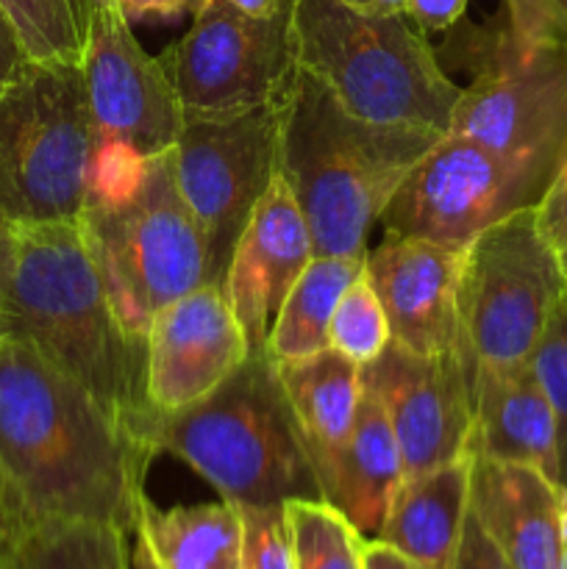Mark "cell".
<instances>
[{"mask_svg": "<svg viewBox=\"0 0 567 569\" xmlns=\"http://www.w3.org/2000/svg\"><path fill=\"white\" fill-rule=\"evenodd\" d=\"M567 295L559 253L534 206L484 228L461 250L459 348L476 365H526Z\"/></svg>", "mask_w": 567, "mask_h": 569, "instance_id": "9c48e42d", "label": "cell"}, {"mask_svg": "<svg viewBox=\"0 0 567 569\" xmlns=\"http://www.w3.org/2000/svg\"><path fill=\"white\" fill-rule=\"evenodd\" d=\"M14 526H17L14 509H11V500H9V495H6L3 481H0V545L6 542V537H9L11 528Z\"/></svg>", "mask_w": 567, "mask_h": 569, "instance_id": "ab89813d", "label": "cell"}, {"mask_svg": "<svg viewBox=\"0 0 567 569\" xmlns=\"http://www.w3.org/2000/svg\"><path fill=\"white\" fill-rule=\"evenodd\" d=\"M156 453L89 389L0 337V481L17 522H98L133 533Z\"/></svg>", "mask_w": 567, "mask_h": 569, "instance_id": "6da1fadb", "label": "cell"}, {"mask_svg": "<svg viewBox=\"0 0 567 569\" xmlns=\"http://www.w3.org/2000/svg\"><path fill=\"white\" fill-rule=\"evenodd\" d=\"M470 0H406V17L422 33L450 31L465 17Z\"/></svg>", "mask_w": 567, "mask_h": 569, "instance_id": "836d02e7", "label": "cell"}, {"mask_svg": "<svg viewBox=\"0 0 567 569\" xmlns=\"http://www.w3.org/2000/svg\"><path fill=\"white\" fill-rule=\"evenodd\" d=\"M439 137L359 120L298 67L278 111L276 172L304 211L315 256H365L370 228Z\"/></svg>", "mask_w": 567, "mask_h": 569, "instance_id": "3957f363", "label": "cell"}, {"mask_svg": "<svg viewBox=\"0 0 567 569\" xmlns=\"http://www.w3.org/2000/svg\"><path fill=\"white\" fill-rule=\"evenodd\" d=\"M122 14L128 22L148 20V17H159V20H176L181 14H195L192 0H117Z\"/></svg>", "mask_w": 567, "mask_h": 569, "instance_id": "d590c367", "label": "cell"}, {"mask_svg": "<svg viewBox=\"0 0 567 569\" xmlns=\"http://www.w3.org/2000/svg\"><path fill=\"white\" fill-rule=\"evenodd\" d=\"M504 9L520 48H567V0H504Z\"/></svg>", "mask_w": 567, "mask_h": 569, "instance_id": "4dcf8cb0", "label": "cell"}, {"mask_svg": "<svg viewBox=\"0 0 567 569\" xmlns=\"http://www.w3.org/2000/svg\"><path fill=\"white\" fill-rule=\"evenodd\" d=\"M289 409L304 437L317 483L354 433L361 403V367L334 348L278 365Z\"/></svg>", "mask_w": 567, "mask_h": 569, "instance_id": "7402d4cb", "label": "cell"}, {"mask_svg": "<svg viewBox=\"0 0 567 569\" xmlns=\"http://www.w3.org/2000/svg\"><path fill=\"white\" fill-rule=\"evenodd\" d=\"M470 456L515 461L559 483L556 420L531 365H476Z\"/></svg>", "mask_w": 567, "mask_h": 569, "instance_id": "d6986e66", "label": "cell"}, {"mask_svg": "<svg viewBox=\"0 0 567 569\" xmlns=\"http://www.w3.org/2000/svg\"><path fill=\"white\" fill-rule=\"evenodd\" d=\"M534 376L548 398L556 420V450H559V487L567 489V295L550 315L531 359Z\"/></svg>", "mask_w": 567, "mask_h": 569, "instance_id": "f1b7e54d", "label": "cell"}, {"mask_svg": "<svg viewBox=\"0 0 567 569\" xmlns=\"http://www.w3.org/2000/svg\"><path fill=\"white\" fill-rule=\"evenodd\" d=\"M472 456L417 478H404L376 539L398 550L415 569H454L470 511Z\"/></svg>", "mask_w": 567, "mask_h": 569, "instance_id": "44dd1931", "label": "cell"}, {"mask_svg": "<svg viewBox=\"0 0 567 569\" xmlns=\"http://www.w3.org/2000/svg\"><path fill=\"white\" fill-rule=\"evenodd\" d=\"M454 569H511L509 561L504 559V553L495 548L493 539H489L487 533H484V528L478 526L472 511H467L465 531H461L459 553H456Z\"/></svg>", "mask_w": 567, "mask_h": 569, "instance_id": "d6a6232c", "label": "cell"}, {"mask_svg": "<svg viewBox=\"0 0 567 569\" xmlns=\"http://www.w3.org/2000/svg\"><path fill=\"white\" fill-rule=\"evenodd\" d=\"M133 537L159 569H242V515L222 498L159 509L145 495Z\"/></svg>", "mask_w": 567, "mask_h": 569, "instance_id": "603a6c76", "label": "cell"}, {"mask_svg": "<svg viewBox=\"0 0 567 569\" xmlns=\"http://www.w3.org/2000/svg\"><path fill=\"white\" fill-rule=\"evenodd\" d=\"M242 569H295L292 537L281 506H239Z\"/></svg>", "mask_w": 567, "mask_h": 569, "instance_id": "f546056e", "label": "cell"}, {"mask_svg": "<svg viewBox=\"0 0 567 569\" xmlns=\"http://www.w3.org/2000/svg\"><path fill=\"white\" fill-rule=\"evenodd\" d=\"M278 103L187 117L172 144L176 181L206 239V283L222 287L239 233L276 178Z\"/></svg>", "mask_w": 567, "mask_h": 569, "instance_id": "8fae6325", "label": "cell"}, {"mask_svg": "<svg viewBox=\"0 0 567 569\" xmlns=\"http://www.w3.org/2000/svg\"><path fill=\"white\" fill-rule=\"evenodd\" d=\"M561 537L567 542V489H561Z\"/></svg>", "mask_w": 567, "mask_h": 569, "instance_id": "b9f144b4", "label": "cell"}, {"mask_svg": "<svg viewBox=\"0 0 567 569\" xmlns=\"http://www.w3.org/2000/svg\"><path fill=\"white\" fill-rule=\"evenodd\" d=\"M537 214V226L543 237L548 239L550 248L559 253L567 248V153L561 156L559 167H556L554 178L545 187L543 198L534 206Z\"/></svg>", "mask_w": 567, "mask_h": 569, "instance_id": "1f68e13d", "label": "cell"}, {"mask_svg": "<svg viewBox=\"0 0 567 569\" xmlns=\"http://www.w3.org/2000/svg\"><path fill=\"white\" fill-rule=\"evenodd\" d=\"M81 76L98 144L120 142L145 159L172 150L187 114L170 76L145 53L117 0L89 6Z\"/></svg>", "mask_w": 567, "mask_h": 569, "instance_id": "4fadbf2b", "label": "cell"}, {"mask_svg": "<svg viewBox=\"0 0 567 569\" xmlns=\"http://www.w3.org/2000/svg\"><path fill=\"white\" fill-rule=\"evenodd\" d=\"M365 272L387 315L392 342L415 353L459 348L461 250L411 237L367 248Z\"/></svg>", "mask_w": 567, "mask_h": 569, "instance_id": "e0dca14e", "label": "cell"}, {"mask_svg": "<svg viewBox=\"0 0 567 569\" xmlns=\"http://www.w3.org/2000/svg\"><path fill=\"white\" fill-rule=\"evenodd\" d=\"M400 483L404 456L398 439L381 400L370 387H365L354 433L317 483L320 500L337 509L361 537L376 539Z\"/></svg>", "mask_w": 567, "mask_h": 569, "instance_id": "ffe728a7", "label": "cell"}, {"mask_svg": "<svg viewBox=\"0 0 567 569\" xmlns=\"http://www.w3.org/2000/svg\"><path fill=\"white\" fill-rule=\"evenodd\" d=\"M111 306L145 339L167 303L206 283V239L176 181L172 150L142 159L117 192H89L78 217Z\"/></svg>", "mask_w": 567, "mask_h": 569, "instance_id": "8992f818", "label": "cell"}, {"mask_svg": "<svg viewBox=\"0 0 567 569\" xmlns=\"http://www.w3.org/2000/svg\"><path fill=\"white\" fill-rule=\"evenodd\" d=\"M389 342H392V333H389L384 306L367 272L361 270L334 309L331 326H328V348L342 353L354 365L367 367L384 353Z\"/></svg>", "mask_w": 567, "mask_h": 569, "instance_id": "83f0119b", "label": "cell"}, {"mask_svg": "<svg viewBox=\"0 0 567 569\" xmlns=\"http://www.w3.org/2000/svg\"><path fill=\"white\" fill-rule=\"evenodd\" d=\"M228 3L250 17H276L292 9V0H228Z\"/></svg>", "mask_w": 567, "mask_h": 569, "instance_id": "74e56055", "label": "cell"}, {"mask_svg": "<svg viewBox=\"0 0 567 569\" xmlns=\"http://www.w3.org/2000/svg\"><path fill=\"white\" fill-rule=\"evenodd\" d=\"M295 61L354 117L448 133L461 87L406 14H367L342 0H292Z\"/></svg>", "mask_w": 567, "mask_h": 569, "instance_id": "5b68a950", "label": "cell"}, {"mask_svg": "<svg viewBox=\"0 0 567 569\" xmlns=\"http://www.w3.org/2000/svg\"><path fill=\"white\" fill-rule=\"evenodd\" d=\"M470 511L511 569H559L561 487L543 470L472 456Z\"/></svg>", "mask_w": 567, "mask_h": 569, "instance_id": "ac0fdd59", "label": "cell"}, {"mask_svg": "<svg viewBox=\"0 0 567 569\" xmlns=\"http://www.w3.org/2000/svg\"><path fill=\"white\" fill-rule=\"evenodd\" d=\"M292 537L295 569H365L367 539L322 500L284 503Z\"/></svg>", "mask_w": 567, "mask_h": 569, "instance_id": "484cf974", "label": "cell"}, {"mask_svg": "<svg viewBox=\"0 0 567 569\" xmlns=\"http://www.w3.org/2000/svg\"><path fill=\"white\" fill-rule=\"evenodd\" d=\"M131 569H159V565L153 561V556L148 553L142 542L133 537V548H131Z\"/></svg>", "mask_w": 567, "mask_h": 569, "instance_id": "60d3db41", "label": "cell"}, {"mask_svg": "<svg viewBox=\"0 0 567 569\" xmlns=\"http://www.w3.org/2000/svg\"><path fill=\"white\" fill-rule=\"evenodd\" d=\"M6 231H9V220H6V217L0 214V250H3V239H6Z\"/></svg>", "mask_w": 567, "mask_h": 569, "instance_id": "7bdbcfd3", "label": "cell"}, {"mask_svg": "<svg viewBox=\"0 0 567 569\" xmlns=\"http://www.w3.org/2000/svg\"><path fill=\"white\" fill-rule=\"evenodd\" d=\"M192 6H195V11H198L200 6H203V0H192Z\"/></svg>", "mask_w": 567, "mask_h": 569, "instance_id": "bcb514c9", "label": "cell"}, {"mask_svg": "<svg viewBox=\"0 0 567 569\" xmlns=\"http://www.w3.org/2000/svg\"><path fill=\"white\" fill-rule=\"evenodd\" d=\"M28 64H31V56L22 48L20 33L14 31L9 14H6V9L0 6V87L14 81Z\"/></svg>", "mask_w": 567, "mask_h": 569, "instance_id": "e575fe53", "label": "cell"}, {"mask_svg": "<svg viewBox=\"0 0 567 569\" xmlns=\"http://www.w3.org/2000/svg\"><path fill=\"white\" fill-rule=\"evenodd\" d=\"M554 172L511 161L461 133H442L389 198L387 237L465 250L484 228L537 206Z\"/></svg>", "mask_w": 567, "mask_h": 569, "instance_id": "30bf717a", "label": "cell"}, {"mask_svg": "<svg viewBox=\"0 0 567 569\" xmlns=\"http://www.w3.org/2000/svg\"><path fill=\"white\" fill-rule=\"evenodd\" d=\"M31 61L81 64L92 0H0Z\"/></svg>", "mask_w": 567, "mask_h": 569, "instance_id": "4316f807", "label": "cell"}, {"mask_svg": "<svg viewBox=\"0 0 567 569\" xmlns=\"http://www.w3.org/2000/svg\"><path fill=\"white\" fill-rule=\"evenodd\" d=\"M139 433L159 453L187 461L233 506L320 500L278 361L267 350L250 353L198 403L172 415L150 409L139 422Z\"/></svg>", "mask_w": 567, "mask_h": 569, "instance_id": "277c9868", "label": "cell"}, {"mask_svg": "<svg viewBox=\"0 0 567 569\" xmlns=\"http://www.w3.org/2000/svg\"><path fill=\"white\" fill-rule=\"evenodd\" d=\"M365 256H315L292 283L276 317L267 353L281 361L309 359L328 348L334 309L354 278L365 270Z\"/></svg>", "mask_w": 567, "mask_h": 569, "instance_id": "cb8c5ba5", "label": "cell"}, {"mask_svg": "<svg viewBox=\"0 0 567 569\" xmlns=\"http://www.w3.org/2000/svg\"><path fill=\"white\" fill-rule=\"evenodd\" d=\"M250 356L226 289L203 283L167 303L145 333V395L172 415L215 392Z\"/></svg>", "mask_w": 567, "mask_h": 569, "instance_id": "9a60e30c", "label": "cell"}, {"mask_svg": "<svg viewBox=\"0 0 567 569\" xmlns=\"http://www.w3.org/2000/svg\"><path fill=\"white\" fill-rule=\"evenodd\" d=\"M98 131L81 64L31 61L0 87V214L20 226L78 222Z\"/></svg>", "mask_w": 567, "mask_h": 569, "instance_id": "52a82bcc", "label": "cell"}, {"mask_svg": "<svg viewBox=\"0 0 567 569\" xmlns=\"http://www.w3.org/2000/svg\"><path fill=\"white\" fill-rule=\"evenodd\" d=\"M559 569H567V542H565V550H561V561H559Z\"/></svg>", "mask_w": 567, "mask_h": 569, "instance_id": "f6af8a7d", "label": "cell"}, {"mask_svg": "<svg viewBox=\"0 0 567 569\" xmlns=\"http://www.w3.org/2000/svg\"><path fill=\"white\" fill-rule=\"evenodd\" d=\"M0 337L17 339L139 431L145 339L111 306L78 222H9L0 250Z\"/></svg>", "mask_w": 567, "mask_h": 569, "instance_id": "7a4b0ae2", "label": "cell"}, {"mask_svg": "<svg viewBox=\"0 0 567 569\" xmlns=\"http://www.w3.org/2000/svg\"><path fill=\"white\" fill-rule=\"evenodd\" d=\"M128 537L98 522H17L0 545V569H131Z\"/></svg>", "mask_w": 567, "mask_h": 569, "instance_id": "d4e9b609", "label": "cell"}, {"mask_svg": "<svg viewBox=\"0 0 567 569\" xmlns=\"http://www.w3.org/2000/svg\"><path fill=\"white\" fill-rule=\"evenodd\" d=\"M559 264H561V272H565V281H567V248L559 250Z\"/></svg>", "mask_w": 567, "mask_h": 569, "instance_id": "ee69618b", "label": "cell"}, {"mask_svg": "<svg viewBox=\"0 0 567 569\" xmlns=\"http://www.w3.org/2000/svg\"><path fill=\"white\" fill-rule=\"evenodd\" d=\"M361 381L381 400L404 456V478H417L467 456L472 433V367L461 348L415 353L389 342Z\"/></svg>", "mask_w": 567, "mask_h": 569, "instance_id": "5bb4252c", "label": "cell"}, {"mask_svg": "<svg viewBox=\"0 0 567 569\" xmlns=\"http://www.w3.org/2000/svg\"><path fill=\"white\" fill-rule=\"evenodd\" d=\"M311 259L315 248L304 211L276 172L248 226L239 233L222 281L228 303L248 337L250 353L267 350L284 298Z\"/></svg>", "mask_w": 567, "mask_h": 569, "instance_id": "2e32d148", "label": "cell"}, {"mask_svg": "<svg viewBox=\"0 0 567 569\" xmlns=\"http://www.w3.org/2000/svg\"><path fill=\"white\" fill-rule=\"evenodd\" d=\"M342 3L367 14H406V0H342Z\"/></svg>", "mask_w": 567, "mask_h": 569, "instance_id": "f35d334b", "label": "cell"}, {"mask_svg": "<svg viewBox=\"0 0 567 569\" xmlns=\"http://www.w3.org/2000/svg\"><path fill=\"white\" fill-rule=\"evenodd\" d=\"M454 44L472 81L461 87L448 133L556 172L567 153V48H520L506 22L465 26Z\"/></svg>", "mask_w": 567, "mask_h": 569, "instance_id": "ba28073f", "label": "cell"}, {"mask_svg": "<svg viewBox=\"0 0 567 569\" xmlns=\"http://www.w3.org/2000/svg\"><path fill=\"white\" fill-rule=\"evenodd\" d=\"M365 569H415L395 548L381 539H367L365 545Z\"/></svg>", "mask_w": 567, "mask_h": 569, "instance_id": "8d00e7d4", "label": "cell"}, {"mask_svg": "<svg viewBox=\"0 0 567 569\" xmlns=\"http://www.w3.org/2000/svg\"><path fill=\"white\" fill-rule=\"evenodd\" d=\"M289 11L250 17L228 0H203L192 28L159 56L183 114L220 117L278 103L298 70Z\"/></svg>", "mask_w": 567, "mask_h": 569, "instance_id": "7c38bea8", "label": "cell"}]
</instances>
